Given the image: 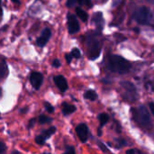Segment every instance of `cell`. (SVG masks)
Masks as SVG:
<instances>
[{
    "label": "cell",
    "mask_w": 154,
    "mask_h": 154,
    "mask_svg": "<svg viewBox=\"0 0 154 154\" xmlns=\"http://www.w3.org/2000/svg\"><path fill=\"white\" fill-rule=\"evenodd\" d=\"M76 133H77L78 137L79 138V140L82 143H86L87 142L88 136V128L87 125L79 124L76 127Z\"/></svg>",
    "instance_id": "cell-8"
},
{
    "label": "cell",
    "mask_w": 154,
    "mask_h": 154,
    "mask_svg": "<svg viewBox=\"0 0 154 154\" xmlns=\"http://www.w3.org/2000/svg\"><path fill=\"white\" fill-rule=\"evenodd\" d=\"M152 17V14L151 13L150 9L146 6H141L135 10L134 14V20L140 24H147L150 23Z\"/></svg>",
    "instance_id": "cell-4"
},
{
    "label": "cell",
    "mask_w": 154,
    "mask_h": 154,
    "mask_svg": "<svg viewBox=\"0 0 154 154\" xmlns=\"http://www.w3.org/2000/svg\"><path fill=\"white\" fill-rule=\"evenodd\" d=\"M65 153H67V154L75 153V149H74V147H73V146H68V147L66 148Z\"/></svg>",
    "instance_id": "cell-23"
},
{
    "label": "cell",
    "mask_w": 154,
    "mask_h": 154,
    "mask_svg": "<svg viewBox=\"0 0 154 154\" xmlns=\"http://www.w3.org/2000/svg\"><path fill=\"white\" fill-rule=\"evenodd\" d=\"M120 86L123 90L122 96L125 100L130 102H134L138 98V93L134 84L128 81H124V82L122 81L120 83Z\"/></svg>",
    "instance_id": "cell-3"
},
{
    "label": "cell",
    "mask_w": 154,
    "mask_h": 154,
    "mask_svg": "<svg viewBox=\"0 0 154 154\" xmlns=\"http://www.w3.org/2000/svg\"><path fill=\"white\" fill-rule=\"evenodd\" d=\"M53 80H54L55 85L58 87V88L61 92H65L68 89V82H67V79L63 76H61V75L55 76L53 78Z\"/></svg>",
    "instance_id": "cell-10"
},
{
    "label": "cell",
    "mask_w": 154,
    "mask_h": 154,
    "mask_svg": "<svg viewBox=\"0 0 154 154\" xmlns=\"http://www.w3.org/2000/svg\"><path fill=\"white\" fill-rule=\"evenodd\" d=\"M38 121H39V123L41 125H45V124L51 123V118H50V117H48V116H46L44 115H42V116H39Z\"/></svg>",
    "instance_id": "cell-18"
},
{
    "label": "cell",
    "mask_w": 154,
    "mask_h": 154,
    "mask_svg": "<svg viewBox=\"0 0 154 154\" xmlns=\"http://www.w3.org/2000/svg\"><path fill=\"white\" fill-rule=\"evenodd\" d=\"M84 97L86 99H88V100H91V101H94L97 98V95L96 93L95 90H92V89H89L88 91L85 92L84 94Z\"/></svg>",
    "instance_id": "cell-14"
},
{
    "label": "cell",
    "mask_w": 154,
    "mask_h": 154,
    "mask_svg": "<svg viewBox=\"0 0 154 154\" xmlns=\"http://www.w3.org/2000/svg\"><path fill=\"white\" fill-rule=\"evenodd\" d=\"M132 115L135 122L146 130L152 128L151 116L145 106H141L138 108H132Z\"/></svg>",
    "instance_id": "cell-2"
},
{
    "label": "cell",
    "mask_w": 154,
    "mask_h": 154,
    "mask_svg": "<svg viewBox=\"0 0 154 154\" xmlns=\"http://www.w3.org/2000/svg\"><path fill=\"white\" fill-rule=\"evenodd\" d=\"M116 143H117L118 148L123 147V146H125V145L127 144V143H126V141H125L124 138H117V139H116Z\"/></svg>",
    "instance_id": "cell-21"
},
{
    "label": "cell",
    "mask_w": 154,
    "mask_h": 154,
    "mask_svg": "<svg viewBox=\"0 0 154 154\" xmlns=\"http://www.w3.org/2000/svg\"><path fill=\"white\" fill-rule=\"evenodd\" d=\"M14 153H19V152H13V154H14Z\"/></svg>",
    "instance_id": "cell-37"
},
{
    "label": "cell",
    "mask_w": 154,
    "mask_h": 154,
    "mask_svg": "<svg viewBox=\"0 0 154 154\" xmlns=\"http://www.w3.org/2000/svg\"><path fill=\"white\" fill-rule=\"evenodd\" d=\"M7 73H8L7 65H6L5 61L4 60H2V61H1V72H0L1 78H2V79L5 78V76L7 75Z\"/></svg>",
    "instance_id": "cell-16"
},
{
    "label": "cell",
    "mask_w": 154,
    "mask_h": 154,
    "mask_svg": "<svg viewBox=\"0 0 154 154\" xmlns=\"http://www.w3.org/2000/svg\"><path fill=\"white\" fill-rule=\"evenodd\" d=\"M72 57H73V56H72L71 54H66V55H65V59H66V60H67L68 63H70V62H71Z\"/></svg>",
    "instance_id": "cell-30"
},
{
    "label": "cell",
    "mask_w": 154,
    "mask_h": 154,
    "mask_svg": "<svg viewBox=\"0 0 154 154\" xmlns=\"http://www.w3.org/2000/svg\"><path fill=\"white\" fill-rule=\"evenodd\" d=\"M106 0H103V2H106Z\"/></svg>",
    "instance_id": "cell-38"
},
{
    "label": "cell",
    "mask_w": 154,
    "mask_h": 154,
    "mask_svg": "<svg viewBox=\"0 0 154 154\" xmlns=\"http://www.w3.org/2000/svg\"><path fill=\"white\" fill-rule=\"evenodd\" d=\"M55 132H56V127H55V126H51V127H50L49 129H47V130H45L44 132H42V135H43L46 139H48V138L51 137L52 134H54Z\"/></svg>",
    "instance_id": "cell-17"
},
{
    "label": "cell",
    "mask_w": 154,
    "mask_h": 154,
    "mask_svg": "<svg viewBox=\"0 0 154 154\" xmlns=\"http://www.w3.org/2000/svg\"><path fill=\"white\" fill-rule=\"evenodd\" d=\"M97 145H98V147H99V148H100V149L102 150V152H106L108 151V150H107V149L106 148V146H105V145H104V144H103L102 143H100L99 141L97 142Z\"/></svg>",
    "instance_id": "cell-26"
},
{
    "label": "cell",
    "mask_w": 154,
    "mask_h": 154,
    "mask_svg": "<svg viewBox=\"0 0 154 154\" xmlns=\"http://www.w3.org/2000/svg\"><path fill=\"white\" fill-rule=\"evenodd\" d=\"M27 110H28V108L27 107H25V108H23V109H21V113H23V114H25L26 112H27Z\"/></svg>",
    "instance_id": "cell-33"
},
{
    "label": "cell",
    "mask_w": 154,
    "mask_h": 154,
    "mask_svg": "<svg viewBox=\"0 0 154 154\" xmlns=\"http://www.w3.org/2000/svg\"><path fill=\"white\" fill-rule=\"evenodd\" d=\"M52 66H53L54 68H59V67H60V61L58 59L54 60L52 61Z\"/></svg>",
    "instance_id": "cell-28"
},
{
    "label": "cell",
    "mask_w": 154,
    "mask_h": 154,
    "mask_svg": "<svg viewBox=\"0 0 154 154\" xmlns=\"http://www.w3.org/2000/svg\"><path fill=\"white\" fill-rule=\"evenodd\" d=\"M149 106H150V109L152 111V114L154 116V103H150Z\"/></svg>",
    "instance_id": "cell-31"
},
{
    "label": "cell",
    "mask_w": 154,
    "mask_h": 154,
    "mask_svg": "<svg viewBox=\"0 0 154 154\" xmlns=\"http://www.w3.org/2000/svg\"><path fill=\"white\" fill-rule=\"evenodd\" d=\"M76 111V106L73 105H69L68 103L62 104V113L65 116H69Z\"/></svg>",
    "instance_id": "cell-12"
},
{
    "label": "cell",
    "mask_w": 154,
    "mask_h": 154,
    "mask_svg": "<svg viewBox=\"0 0 154 154\" xmlns=\"http://www.w3.org/2000/svg\"><path fill=\"white\" fill-rule=\"evenodd\" d=\"M30 82L33 88L38 90L43 82V76L40 72H32L30 75Z\"/></svg>",
    "instance_id": "cell-7"
},
{
    "label": "cell",
    "mask_w": 154,
    "mask_h": 154,
    "mask_svg": "<svg viewBox=\"0 0 154 154\" xmlns=\"http://www.w3.org/2000/svg\"><path fill=\"white\" fill-rule=\"evenodd\" d=\"M83 4L85 5H87L88 8H91L93 4H92V0H83Z\"/></svg>",
    "instance_id": "cell-27"
},
{
    "label": "cell",
    "mask_w": 154,
    "mask_h": 154,
    "mask_svg": "<svg viewBox=\"0 0 154 154\" xmlns=\"http://www.w3.org/2000/svg\"><path fill=\"white\" fill-rule=\"evenodd\" d=\"M88 58L90 60H95L99 57L101 48L100 44L97 40H96L93 37H88Z\"/></svg>",
    "instance_id": "cell-5"
},
{
    "label": "cell",
    "mask_w": 154,
    "mask_h": 154,
    "mask_svg": "<svg viewBox=\"0 0 154 154\" xmlns=\"http://www.w3.org/2000/svg\"><path fill=\"white\" fill-rule=\"evenodd\" d=\"M51 36V30H50L49 28H45V29L42 31L41 36H40V37L37 39V41H36L37 45H38L39 47H43V46H45L46 43L49 42Z\"/></svg>",
    "instance_id": "cell-9"
},
{
    "label": "cell",
    "mask_w": 154,
    "mask_h": 154,
    "mask_svg": "<svg viewBox=\"0 0 154 154\" xmlns=\"http://www.w3.org/2000/svg\"><path fill=\"white\" fill-rule=\"evenodd\" d=\"M68 28H69V33L71 34L77 33L80 29L77 17L71 14H68Z\"/></svg>",
    "instance_id": "cell-6"
},
{
    "label": "cell",
    "mask_w": 154,
    "mask_h": 154,
    "mask_svg": "<svg viewBox=\"0 0 154 154\" xmlns=\"http://www.w3.org/2000/svg\"><path fill=\"white\" fill-rule=\"evenodd\" d=\"M97 135H98V136H101V135H102V130H101L100 128H99L98 131H97Z\"/></svg>",
    "instance_id": "cell-34"
},
{
    "label": "cell",
    "mask_w": 154,
    "mask_h": 154,
    "mask_svg": "<svg viewBox=\"0 0 154 154\" xmlns=\"http://www.w3.org/2000/svg\"><path fill=\"white\" fill-rule=\"evenodd\" d=\"M98 120L100 122V127H102L109 121V116H108V115H106L105 113H102V114H100L98 116Z\"/></svg>",
    "instance_id": "cell-15"
},
{
    "label": "cell",
    "mask_w": 154,
    "mask_h": 154,
    "mask_svg": "<svg viewBox=\"0 0 154 154\" xmlns=\"http://www.w3.org/2000/svg\"><path fill=\"white\" fill-rule=\"evenodd\" d=\"M78 3L79 5H83V0H78Z\"/></svg>",
    "instance_id": "cell-35"
},
{
    "label": "cell",
    "mask_w": 154,
    "mask_h": 154,
    "mask_svg": "<svg viewBox=\"0 0 154 154\" xmlns=\"http://www.w3.org/2000/svg\"><path fill=\"white\" fill-rule=\"evenodd\" d=\"M44 107H45V109H46V111H47L48 113L52 114V113L54 112V107H53L51 104H49L48 102H45V103H44Z\"/></svg>",
    "instance_id": "cell-22"
},
{
    "label": "cell",
    "mask_w": 154,
    "mask_h": 154,
    "mask_svg": "<svg viewBox=\"0 0 154 154\" xmlns=\"http://www.w3.org/2000/svg\"><path fill=\"white\" fill-rule=\"evenodd\" d=\"M5 150H6L5 144V143H4L3 142H1V143H0V154L5 153Z\"/></svg>",
    "instance_id": "cell-25"
},
{
    "label": "cell",
    "mask_w": 154,
    "mask_h": 154,
    "mask_svg": "<svg viewBox=\"0 0 154 154\" xmlns=\"http://www.w3.org/2000/svg\"><path fill=\"white\" fill-rule=\"evenodd\" d=\"M77 2H78V0H67L66 5H67L68 7H71V6L75 5V4H76Z\"/></svg>",
    "instance_id": "cell-24"
},
{
    "label": "cell",
    "mask_w": 154,
    "mask_h": 154,
    "mask_svg": "<svg viewBox=\"0 0 154 154\" xmlns=\"http://www.w3.org/2000/svg\"><path fill=\"white\" fill-rule=\"evenodd\" d=\"M13 2H14V3H18L19 2V0H12Z\"/></svg>",
    "instance_id": "cell-36"
},
{
    "label": "cell",
    "mask_w": 154,
    "mask_h": 154,
    "mask_svg": "<svg viewBox=\"0 0 154 154\" xmlns=\"http://www.w3.org/2000/svg\"><path fill=\"white\" fill-rule=\"evenodd\" d=\"M36 122V118H32L30 121H29V124H28V128H32L34 124Z\"/></svg>",
    "instance_id": "cell-29"
},
{
    "label": "cell",
    "mask_w": 154,
    "mask_h": 154,
    "mask_svg": "<svg viewBox=\"0 0 154 154\" xmlns=\"http://www.w3.org/2000/svg\"><path fill=\"white\" fill-rule=\"evenodd\" d=\"M70 54H71V55L73 56V58H75V59H79V58L81 57V52H80V51H79L78 48L72 49Z\"/></svg>",
    "instance_id": "cell-19"
},
{
    "label": "cell",
    "mask_w": 154,
    "mask_h": 154,
    "mask_svg": "<svg viewBox=\"0 0 154 154\" xmlns=\"http://www.w3.org/2000/svg\"><path fill=\"white\" fill-rule=\"evenodd\" d=\"M76 14H77L78 17H79V19H80L82 22L86 23V22L88 21V13H87L86 11H84L83 9H81V8H79V7H77V8H76Z\"/></svg>",
    "instance_id": "cell-13"
},
{
    "label": "cell",
    "mask_w": 154,
    "mask_h": 154,
    "mask_svg": "<svg viewBox=\"0 0 154 154\" xmlns=\"http://www.w3.org/2000/svg\"><path fill=\"white\" fill-rule=\"evenodd\" d=\"M107 68L113 72L119 74L127 73L131 69V63L125 58L118 55H110L108 57Z\"/></svg>",
    "instance_id": "cell-1"
},
{
    "label": "cell",
    "mask_w": 154,
    "mask_h": 154,
    "mask_svg": "<svg viewBox=\"0 0 154 154\" xmlns=\"http://www.w3.org/2000/svg\"><path fill=\"white\" fill-rule=\"evenodd\" d=\"M137 152L135 151V150H128L127 152H126V153L127 154H132V153H136Z\"/></svg>",
    "instance_id": "cell-32"
},
{
    "label": "cell",
    "mask_w": 154,
    "mask_h": 154,
    "mask_svg": "<svg viewBox=\"0 0 154 154\" xmlns=\"http://www.w3.org/2000/svg\"><path fill=\"white\" fill-rule=\"evenodd\" d=\"M45 140H46V138H45L42 134L38 135V136H36V138H35V142H36V143L39 144V145H42V144L45 143Z\"/></svg>",
    "instance_id": "cell-20"
},
{
    "label": "cell",
    "mask_w": 154,
    "mask_h": 154,
    "mask_svg": "<svg viewBox=\"0 0 154 154\" xmlns=\"http://www.w3.org/2000/svg\"><path fill=\"white\" fill-rule=\"evenodd\" d=\"M93 23L96 24L97 28L101 31L103 29V26H104V18H103V14L102 13L100 12H97L94 15H93V19H92Z\"/></svg>",
    "instance_id": "cell-11"
}]
</instances>
